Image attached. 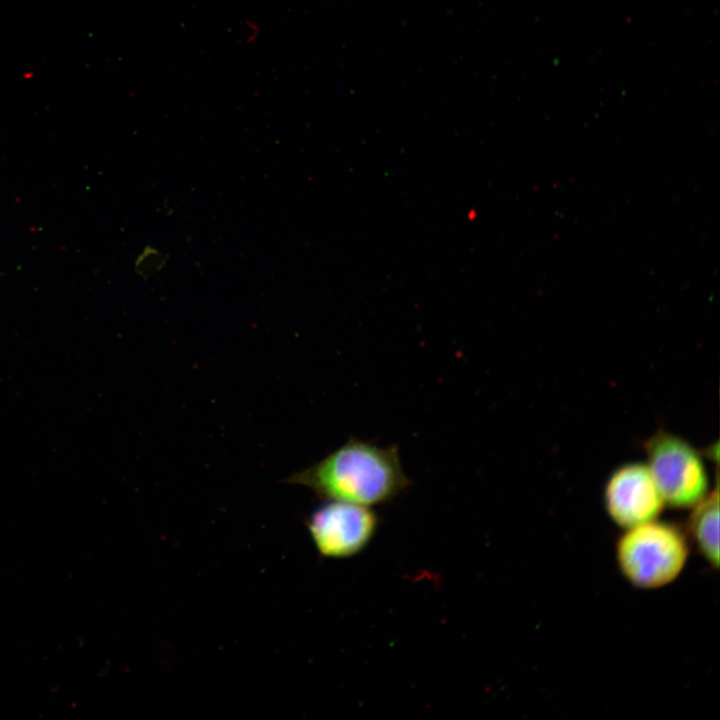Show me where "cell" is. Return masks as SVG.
I'll list each match as a JSON object with an SVG mask.
<instances>
[{
  "instance_id": "cell-1",
  "label": "cell",
  "mask_w": 720,
  "mask_h": 720,
  "mask_svg": "<svg viewBox=\"0 0 720 720\" xmlns=\"http://www.w3.org/2000/svg\"><path fill=\"white\" fill-rule=\"evenodd\" d=\"M290 481L327 500L366 507L390 502L410 486L397 446L380 447L356 438L294 474Z\"/></svg>"
},
{
  "instance_id": "cell-2",
  "label": "cell",
  "mask_w": 720,
  "mask_h": 720,
  "mask_svg": "<svg viewBox=\"0 0 720 720\" xmlns=\"http://www.w3.org/2000/svg\"><path fill=\"white\" fill-rule=\"evenodd\" d=\"M689 554L688 542L676 526L655 520L627 529L616 545L624 577L639 588L653 589L675 580Z\"/></svg>"
},
{
  "instance_id": "cell-3",
  "label": "cell",
  "mask_w": 720,
  "mask_h": 720,
  "mask_svg": "<svg viewBox=\"0 0 720 720\" xmlns=\"http://www.w3.org/2000/svg\"><path fill=\"white\" fill-rule=\"evenodd\" d=\"M648 468L664 502L694 506L707 495L709 479L696 450L680 437L660 432L646 445Z\"/></svg>"
},
{
  "instance_id": "cell-4",
  "label": "cell",
  "mask_w": 720,
  "mask_h": 720,
  "mask_svg": "<svg viewBox=\"0 0 720 720\" xmlns=\"http://www.w3.org/2000/svg\"><path fill=\"white\" fill-rule=\"evenodd\" d=\"M379 524L370 507L329 500L308 519V530L318 552L331 559L353 557L367 548Z\"/></svg>"
},
{
  "instance_id": "cell-5",
  "label": "cell",
  "mask_w": 720,
  "mask_h": 720,
  "mask_svg": "<svg viewBox=\"0 0 720 720\" xmlns=\"http://www.w3.org/2000/svg\"><path fill=\"white\" fill-rule=\"evenodd\" d=\"M604 503L610 518L618 526L629 529L655 520L663 509L664 500L648 466L629 463L609 477Z\"/></svg>"
},
{
  "instance_id": "cell-6",
  "label": "cell",
  "mask_w": 720,
  "mask_h": 720,
  "mask_svg": "<svg viewBox=\"0 0 720 720\" xmlns=\"http://www.w3.org/2000/svg\"><path fill=\"white\" fill-rule=\"evenodd\" d=\"M689 531L699 551L714 568L719 566V494L716 487L694 505Z\"/></svg>"
}]
</instances>
